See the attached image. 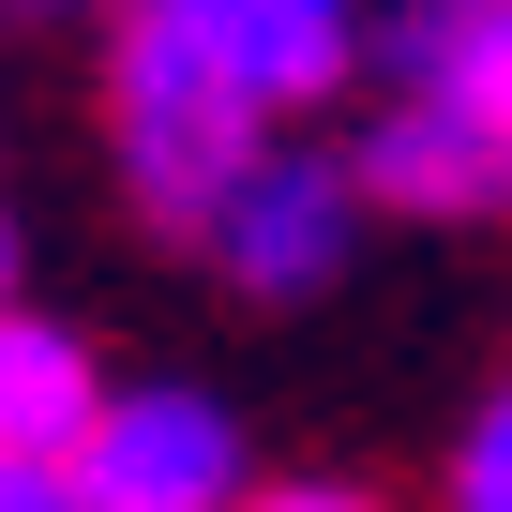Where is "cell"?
<instances>
[{
	"mask_svg": "<svg viewBox=\"0 0 512 512\" xmlns=\"http://www.w3.org/2000/svg\"><path fill=\"white\" fill-rule=\"evenodd\" d=\"M407 91H422V76H407ZM437 91H467V106L512 136V0H467V16H452V76H437Z\"/></svg>",
	"mask_w": 512,
	"mask_h": 512,
	"instance_id": "obj_7",
	"label": "cell"
},
{
	"mask_svg": "<svg viewBox=\"0 0 512 512\" xmlns=\"http://www.w3.org/2000/svg\"><path fill=\"white\" fill-rule=\"evenodd\" d=\"M362 196L422 211V226H482V211H512V136L467 91H407L392 76V106L362 121Z\"/></svg>",
	"mask_w": 512,
	"mask_h": 512,
	"instance_id": "obj_4",
	"label": "cell"
},
{
	"mask_svg": "<svg viewBox=\"0 0 512 512\" xmlns=\"http://www.w3.org/2000/svg\"><path fill=\"white\" fill-rule=\"evenodd\" d=\"M181 31H196L256 106H317V91H347V61H362V0H181Z\"/></svg>",
	"mask_w": 512,
	"mask_h": 512,
	"instance_id": "obj_5",
	"label": "cell"
},
{
	"mask_svg": "<svg viewBox=\"0 0 512 512\" xmlns=\"http://www.w3.org/2000/svg\"><path fill=\"white\" fill-rule=\"evenodd\" d=\"M0 272H16V226H0Z\"/></svg>",
	"mask_w": 512,
	"mask_h": 512,
	"instance_id": "obj_11",
	"label": "cell"
},
{
	"mask_svg": "<svg viewBox=\"0 0 512 512\" xmlns=\"http://www.w3.org/2000/svg\"><path fill=\"white\" fill-rule=\"evenodd\" d=\"M0 16H31V31H61V16H91V0H0Z\"/></svg>",
	"mask_w": 512,
	"mask_h": 512,
	"instance_id": "obj_10",
	"label": "cell"
},
{
	"mask_svg": "<svg viewBox=\"0 0 512 512\" xmlns=\"http://www.w3.org/2000/svg\"><path fill=\"white\" fill-rule=\"evenodd\" d=\"M91 407H106L91 347H76L61 317H16V302H0V452H31V467H76Z\"/></svg>",
	"mask_w": 512,
	"mask_h": 512,
	"instance_id": "obj_6",
	"label": "cell"
},
{
	"mask_svg": "<svg viewBox=\"0 0 512 512\" xmlns=\"http://www.w3.org/2000/svg\"><path fill=\"white\" fill-rule=\"evenodd\" d=\"M76 497V467H31V452H0V512H61Z\"/></svg>",
	"mask_w": 512,
	"mask_h": 512,
	"instance_id": "obj_9",
	"label": "cell"
},
{
	"mask_svg": "<svg viewBox=\"0 0 512 512\" xmlns=\"http://www.w3.org/2000/svg\"><path fill=\"white\" fill-rule=\"evenodd\" d=\"M76 497L91 512H226L241 497V422L211 392H106L76 437Z\"/></svg>",
	"mask_w": 512,
	"mask_h": 512,
	"instance_id": "obj_3",
	"label": "cell"
},
{
	"mask_svg": "<svg viewBox=\"0 0 512 512\" xmlns=\"http://www.w3.org/2000/svg\"><path fill=\"white\" fill-rule=\"evenodd\" d=\"M256 136H272V106L181 31V0H136L121 46H106V151H121V196L196 241V211L226 196V166H241Z\"/></svg>",
	"mask_w": 512,
	"mask_h": 512,
	"instance_id": "obj_1",
	"label": "cell"
},
{
	"mask_svg": "<svg viewBox=\"0 0 512 512\" xmlns=\"http://www.w3.org/2000/svg\"><path fill=\"white\" fill-rule=\"evenodd\" d=\"M452 497H467V512H512V392L452 437Z\"/></svg>",
	"mask_w": 512,
	"mask_h": 512,
	"instance_id": "obj_8",
	"label": "cell"
},
{
	"mask_svg": "<svg viewBox=\"0 0 512 512\" xmlns=\"http://www.w3.org/2000/svg\"><path fill=\"white\" fill-rule=\"evenodd\" d=\"M347 241H362V166L287 151V136H256L226 166V196L196 211V256H211L241 302H317L347 272Z\"/></svg>",
	"mask_w": 512,
	"mask_h": 512,
	"instance_id": "obj_2",
	"label": "cell"
}]
</instances>
